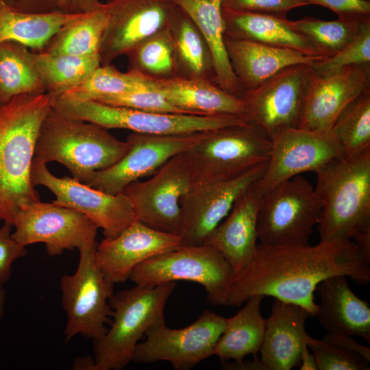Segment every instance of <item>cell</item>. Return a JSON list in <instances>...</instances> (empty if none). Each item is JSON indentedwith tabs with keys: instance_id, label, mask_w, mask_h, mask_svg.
Instances as JSON below:
<instances>
[{
	"instance_id": "38",
	"label": "cell",
	"mask_w": 370,
	"mask_h": 370,
	"mask_svg": "<svg viewBox=\"0 0 370 370\" xmlns=\"http://www.w3.org/2000/svg\"><path fill=\"white\" fill-rule=\"evenodd\" d=\"M98 101L148 112L188 114L166 99L154 86L152 77H150V82L147 86L124 93L106 97Z\"/></svg>"
},
{
	"instance_id": "45",
	"label": "cell",
	"mask_w": 370,
	"mask_h": 370,
	"mask_svg": "<svg viewBox=\"0 0 370 370\" xmlns=\"http://www.w3.org/2000/svg\"><path fill=\"white\" fill-rule=\"evenodd\" d=\"M334 12L338 17L364 19L370 17V0H308Z\"/></svg>"
},
{
	"instance_id": "5",
	"label": "cell",
	"mask_w": 370,
	"mask_h": 370,
	"mask_svg": "<svg viewBox=\"0 0 370 370\" xmlns=\"http://www.w3.org/2000/svg\"><path fill=\"white\" fill-rule=\"evenodd\" d=\"M175 286L176 282L153 286L136 284L112 295L110 328L101 338L94 340L97 370H120L131 362L134 351L147 329L164 319V306Z\"/></svg>"
},
{
	"instance_id": "16",
	"label": "cell",
	"mask_w": 370,
	"mask_h": 370,
	"mask_svg": "<svg viewBox=\"0 0 370 370\" xmlns=\"http://www.w3.org/2000/svg\"><path fill=\"white\" fill-rule=\"evenodd\" d=\"M105 4L108 21L99 50L103 65L171 27L178 9L173 0H108Z\"/></svg>"
},
{
	"instance_id": "17",
	"label": "cell",
	"mask_w": 370,
	"mask_h": 370,
	"mask_svg": "<svg viewBox=\"0 0 370 370\" xmlns=\"http://www.w3.org/2000/svg\"><path fill=\"white\" fill-rule=\"evenodd\" d=\"M267 162L235 177L194 185L180 201L182 245L204 244L237 199L265 171Z\"/></svg>"
},
{
	"instance_id": "9",
	"label": "cell",
	"mask_w": 370,
	"mask_h": 370,
	"mask_svg": "<svg viewBox=\"0 0 370 370\" xmlns=\"http://www.w3.org/2000/svg\"><path fill=\"white\" fill-rule=\"evenodd\" d=\"M321 204L314 187L297 175L261 195L257 218L260 243L306 245L321 216Z\"/></svg>"
},
{
	"instance_id": "42",
	"label": "cell",
	"mask_w": 370,
	"mask_h": 370,
	"mask_svg": "<svg viewBox=\"0 0 370 370\" xmlns=\"http://www.w3.org/2000/svg\"><path fill=\"white\" fill-rule=\"evenodd\" d=\"M17 11L36 13L82 14L92 11L101 4L99 0H4Z\"/></svg>"
},
{
	"instance_id": "2",
	"label": "cell",
	"mask_w": 370,
	"mask_h": 370,
	"mask_svg": "<svg viewBox=\"0 0 370 370\" xmlns=\"http://www.w3.org/2000/svg\"><path fill=\"white\" fill-rule=\"evenodd\" d=\"M47 93L0 101V220L13 224L18 212L40 201L31 168L40 127L52 107Z\"/></svg>"
},
{
	"instance_id": "18",
	"label": "cell",
	"mask_w": 370,
	"mask_h": 370,
	"mask_svg": "<svg viewBox=\"0 0 370 370\" xmlns=\"http://www.w3.org/2000/svg\"><path fill=\"white\" fill-rule=\"evenodd\" d=\"M204 132L174 135H154L134 132L127 140V153L113 166L92 173L84 183L115 195L129 184L153 175L173 156L188 151Z\"/></svg>"
},
{
	"instance_id": "33",
	"label": "cell",
	"mask_w": 370,
	"mask_h": 370,
	"mask_svg": "<svg viewBox=\"0 0 370 370\" xmlns=\"http://www.w3.org/2000/svg\"><path fill=\"white\" fill-rule=\"evenodd\" d=\"M32 51L45 91L52 97L76 86L101 65L99 56H75Z\"/></svg>"
},
{
	"instance_id": "25",
	"label": "cell",
	"mask_w": 370,
	"mask_h": 370,
	"mask_svg": "<svg viewBox=\"0 0 370 370\" xmlns=\"http://www.w3.org/2000/svg\"><path fill=\"white\" fill-rule=\"evenodd\" d=\"M316 291L320 299L317 317L327 333L359 336L370 342V307L349 288L346 276L328 278Z\"/></svg>"
},
{
	"instance_id": "48",
	"label": "cell",
	"mask_w": 370,
	"mask_h": 370,
	"mask_svg": "<svg viewBox=\"0 0 370 370\" xmlns=\"http://www.w3.org/2000/svg\"><path fill=\"white\" fill-rule=\"evenodd\" d=\"M73 369L97 370L94 358H78L73 362Z\"/></svg>"
},
{
	"instance_id": "7",
	"label": "cell",
	"mask_w": 370,
	"mask_h": 370,
	"mask_svg": "<svg viewBox=\"0 0 370 370\" xmlns=\"http://www.w3.org/2000/svg\"><path fill=\"white\" fill-rule=\"evenodd\" d=\"M271 136L250 123L206 131L186 153L194 185L229 179L267 162Z\"/></svg>"
},
{
	"instance_id": "13",
	"label": "cell",
	"mask_w": 370,
	"mask_h": 370,
	"mask_svg": "<svg viewBox=\"0 0 370 370\" xmlns=\"http://www.w3.org/2000/svg\"><path fill=\"white\" fill-rule=\"evenodd\" d=\"M13 238L26 247L42 243L49 256L65 250L97 247V226L85 215L73 209L40 201L21 209L12 224Z\"/></svg>"
},
{
	"instance_id": "11",
	"label": "cell",
	"mask_w": 370,
	"mask_h": 370,
	"mask_svg": "<svg viewBox=\"0 0 370 370\" xmlns=\"http://www.w3.org/2000/svg\"><path fill=\"white\" fill-rule=\"evenodd\" d=\"M194 173L186 152L164 163L147 180L134 181L122 190L136 219L145 225L179 236L182 197L193 187Z\"/></svg>"
},
{
	"instance_id": "8",
	"label": "cell",
	"mask_w": 370,
	"mask_h": 370,
	"mask_svg": "<svg viewBox=\"0 0 370 370\" xmlns=\"http://www.w3.org/2000/svg\"><path fill=\"white\" fill-rule=\"evenodd\" d=\"M234 273L224 256L206 245H181L136 266L130 280L153 286L177 280L196 282L205 288L208 302L225 306Z\"/></svg>"
},
{
	"instance_id": "49",
	"label": "cell",
	"mask_w": 370,
	"mask_h": 370,
	"mask_svg": "<svg viewBox=\"0 0 370 370\" xmlns=\"http://www.w3.org/2000/svg\"><path fill=\"white\" fill-rule=\"evenodd\" d=\"M5 304V291L3 286L0 285V320L4 313Z\"/></svg>"
},
{
	"instance_id": "14",
	"label": "cell",
	"mask_w": 370,
	"mask_h": 370,
	"mask_svg": "<svg viewBox=\"0 0 370 370\" xmlns=\"http://www.w3.org/2000/svg\"><path fill=\"white\" fill-rule=\"evenodd\" d=\"M31 182L42 185L56 196L52 202L76 210L103 230L104 238L116 236L136 219L131 201L123 193L112 195L85 184L75 178L58 177L47 163L34 158Z\"/></svg>"
},
{
	"instance_id": "29",
	"label": "cell",
	"mask_w": 370,
	"mask_h": 370,
	"mask_svg": "<svg viewBox=\"0 0 370 370\" xmlns=\"http://www.w3.org/2000/svg\"><path fill=\"white\" fill-rule=\"evenodd\" d=\"M262 295H254L235 315L226 318L225 330L217 341L213 356L223 362L230 360L239 364L252 355L258 356L262 343L266 319L260 312Z\"/></svg>"
},
{
	"instance_id": "43",
	"label": "cell",
	"mask_w": 370,
	"mask_h": 370,
	"mask_svg": "<svg viewBox=\"0 0 370 370\" xmlns=\"http://www.w3.org/2000/svg\"><path fill=\"white\" fill-rule=\"evenodd\" d=\"M308 5V0H223L222 9L286 16L291 10Z\"/></svg>"
},
{
	"instance_id": "46",
	"label": "cell",
	"mask_w": 370,
	"mask_h": 370,
	"mask_svg": "<svg viewBox=\"0 0 370 370\" xmlns=\"http://www.w3.org/2000/svg\"><path fill=\"white\" fill-rule=\"evenodd\" d=\"M322 341L356 353L370 362V348L360 344L352 336L340 333H327Z\"/></svg>"
},
{
	"instance_id": "37",
	"label": "cell",
	"mask_w": 370,
	"mask_h": 370,
	"mask_svg": "<svg viewBox=\"0 0 370 370\" xmlns=\"http://www.w3.org/2000/svg\"><path fill=\"white\" fill-rule=\"evenodd\" d=\"M370 64V19L362 25L358 36L346 47L332 56L311 64L313 72L325 76L343 68Z\"/></svg>"
},
{
	"instance_id": "3",
	"label": "cell",
	"mask_w": 370,
	"mask_h": 370,
	"mask_svg": "<svg viewBox=\"0 0 370 370\" xmlns=\"http://www.w3.org/2000/svg\"><path fill=\"white\" fill-rule=\"evenodd\" d=\"M315 173L320 241L352 239L370 229V149L335 158Z\"/></svg>"
},
{
	"instance_id": "20",
	"label": "cell",
	"mask_w": 370,
	"mask_h": 370,
	"mask_svg": "<svg viewBox=\"0 0 370 370\" xmlns=\"http://www.w3.org/2000/svg\"><path fill=\"white\" fill-rule=\"evenodd\" d=\"M370 88V64L343 68L325 76L311 74L299 116V128L330 132L336 118Z\"/></svg>"
},
{
	"instance_id": "21",
	"label": "cell",
	"mask_w": 370,
	"mask_h": 370,
	"mask_svg": "<svg viewBox=\"0 0 370 370\" xmlns=\"http://www.w3.org/2000/svg\"><path fill=\"white\" fill-rule=\"evenodd\" d=\"M182 245L178 236L153 229L136 219L116 236L97 245L94 260L112 282H123L134 269L155 256Z\"/></svg>"
},
{
	"instance_id": "31",
	"label": "cell",
	"mask_w": 370,
	"mask_h": 370,
	"mask_svg": "<svg viewBox=\"0 0 370 370\" xmlns=\"http://www.w3.org/2000/svg\"><path fill=\"white\" fill-rule=\"evenodd\" d=\"M108 21L106 4L101 3L95 10L83 13L64 25L39 51L75 56H99Z\"/></svg>"
},
{
	"instance_id": "26",
	"label": "cell",
	"mask_w": 370,
	"mask_h": 370,
	"mask_svg": "<svg viewBox=\"0 0 370 370\" xmlns=\"http://www.w3.org/2000/svg\"><path fill=\"white\" fill-rule=\"evenodd\" d=\"M193 22L206 45L215 79L222 89L238 97L243 90L231 66L225 45L223 0H173Z\"/></svg>"
},
{
	"instance_id": "39",
	"label": "cell",
	"mask_w": 370,
	"mask_h": 370,
	"mask_svg": "<svg viewBox=\"0 0 370 370\" xmlns=\"http://www.w3.org/2000/svg\"><path fill=\"white\" fill-rule=\"evenodd\" d=\"M175 23L178 29L176 45L179 54L190 71L200 74L206 65L205 42L195 25L179 8Z\"/></svg>"
},
{
	"instance_id": "15",
	"label": "cell",
	"mask_w": 370,
	"mask_h": 370,
	"mask_svg": "<svg viewBox=\"0 0 370 370\" xmlns=\"http://www.w3.org/2000/svg\"><path fill=\"white\" fill-rule=\"evenodd\" d=\"M271 141L267 168L254 184L260 195L303 173L316 172L332 160L343 156L330 132L283 127L271 135Z\"/></svg>"
},
{
	"instance_id": "41",
	"label": "cell",
	"mask_w": 370,
	"mask_h": 370,
	"mask_svg": "<svg viewBox=\"0 0 370 370\" xmlns=\"http://www.w3.org/2000/svg\"><path fill=\"white\" fill-rule=\"evenodd\" d=\"M306 345L316 357L319 370H369V361L341 347L308 336Z\"/></svg>"
},
{
	"instance_id": "6",
	"label": "cell",
	"mask_w": 370,
	"mask_h": 370,
	"mask_svg": "<svg viewBox=\"0 0 370 370\" xmlns=\"http://www.w3.org/2000/svg\"><path fill=\"white\" fill-rule=\"evenodd\" d=\"M52 107L66 117L92 123L108 130L125 129L154 135L192 134L248 123L247 118L241 115L154 112L94 100H75L61 95L53 97Z\"/></svg>"
},
{
	"instance_id": "28",
	"label": "cell",
	"mask_w": 370,
	"mask_h": 370,
	"mask_svg": "<svg viewBox=\"0 0 370 370\" xmlns=\"http://www.w3.org/2000/svg\"><path fill=\"white\" fill-rule=\"evenodd\" d=\"M222 12L227 36L324 56L291 27L286 16L223 9Z\"/></svg>"
},
{
	"instance_id": "24",
	"label": "cell",
	"mask_w": 370,
	"mask_h": 370,
	"mask_svg": "<svg viewBox=\"0 0 370 370\" xmlns=\"http://www.w3.org/2000/svg\"><path fill=\"white\" fill-rule=\"evenodd\" d=\"M227 56L243 92L254 89L282 69L326 58L299 51L225 35Z\"/></svg>"
},
{
	"instance_id": "1",
	"label": "cell",
	"mask_w": 370,
	"mask_h": 370,
	"mask_svg": "<svg viewBox=\"0 0 370 370\" xmlns=\"http://www.w3.org/2000/svg\"><path fill=\"white\" fill-rule=\"evenodd\" d=\"M356 283L370 282V252L352 239L320 241L315 245H256L249 264L232 280L226 306H239L254 295L302 306L317 316L318 284L334 275Z\"/></svg>"
},
{
	"instance_id": "23",
	"label": "cell",
	"mask_w": 370,
	"mask_h": 370,
	"mask_svg": "<svg viewBox=\"0 0 370 370\" xmlns=\"http://www.w3.org/2000/svg\"><path fill=\"white\" fill-rule=\"evenodd\" d=\"M254 184L237 199L226 217L204 243L224 256L234 275L251 261L258 244L257 218L261 195Z\"/></svg>"
},
{
	"instance_id": "32",
	"label": "cell",
	"mask_w": 370,
	"mask_h": 370,
	"mask_svg": "<svg viewBox=\"0 0 370 370\" xmlns=\"http://www.w3.org/2000/svg\"><path fill=\"white\" fill-rule=\"evenodd\" d=\"M46 92L33 51L13 41L0 43V101L24 94Z\"/></svg>"
},
{
	"instance_id": "34",
	"label": "cell",
	"mask_w": 370,
	"mask_h": 370,
	"mask_svg": "<svg viewBox=\"0 0 370 370\" xmlns=\"http://www.w3.org/2000/svg\"><path fill=\"white\" fill-rule=\"evenodd\" d=\"M330 133L345 158L356 156L370 149V88L342 110Z\"/></svg>"
},
{
	"instance_id": "27",
	"label": "cell",
	"mask_w": 370,
	"mask_h": 370,
	"mask_svg": "<svg viewBox=\"0 0 370 370\" xmlns=\"http://www.w3.org/2000/svg\"><path fill=\"white\" fill-rule=\"evenodd\" d=\"M152 82L168 101L188 114L245 116V106L241 97L208 81L181 77L158 79L152 77Z\"/></svg>"
},
{
	"instance_id": "4",
	"label": "cell",
	"mask_w": 370,
	"mask_h": 370,
	"mask_svg": "<svg viewBox=\"0 0 370 370\" xmlns=\"http://www.w3.org/2000/svg\"><path fill=\"white\" fill-rule=\"evenodd\" d=\"M129 147L127 140L117 139L108 129L66 117L51 107L40 127L34 158L58 162L84 183L92 173L115 164Z\"/></svg>"
},
{
	"instance_id": "19",
	"label": "cell",
	"mask_w": 370,
	"mask_h": 370,
	"mask_svg": "<svg viewBox=\"0 0 370 370\" xmlns=\"http://www.w3.org/2000/svg\"><path fill=\"white\" fill-rule=\"evenodd\" d=\"M311 74L310 64L288 66L259 86L243 92L245 116L270 136L283 127H297Z\"/></svg>"
},
{
	"instance_id": "47",
	"label": "cell",
	"mask_w": 370,
	"mask_h": 370,
	"mask_svg": "<svg viewBox=\"0 0 370 370\" xmlns=\"http://www.w3.org/2000/svg\"><path fill=\"white\" fill-rule=\"evenodd\" d=\"M299 366L300 370H319L316 357L309 351L307 345H305L301 350Z\"/></svg>"
},
{
	"instance_id": "36",
	"label": "cell",
	"mask_w": 370,
	"mask_h": 370,
	"mask_svg": "<svg viewBox=\"0 0 370 370\" xmlns=\"http://www.w3.org/2000/svg\"><path fill=\"white\" fill-rule=\"evenodd\" d=\"M370 19L338 17L334 21H323L305 17L290 21L291 27L308 39L318 52L325 57L336 53L349 45L358 34L363 23Z\"/></svg>"
},
{
	"instance_id": "12",
	"label": "cell",
	"mask_w": 370,
	"mask_h": 370,
	"mask_svg": "<svg viewBox=\"0 0 370 370\" xmlns=\"http://www.w3.org/2000/svg\"><path fill=\"white\" fill-rule=\"evenodd\" d=\"M225 323V317L208 309L183 328H169L164 319L160 320L147 329L146 340L137 344L131 362L149 364L166 361L175 369H190L213 356Z\"/></svg>"
},
{
	"instance_id": "22",
	"label": "cell",
	"mask_w": 370,
	"mask_h": 370,
	"mask_svg": "<svg viewBox=\"0 0 370 370\" xmlns=\"http://www.w3.org/2000/svg\"><path fill=\"white\" fill-rule=\"evenodd\" d=\"M309 316L302 306L275 299L259 351L264 370H290L299 365Z\"/></svg>"
},
{
	"instance_id": "10",
	"label": "cell",
	"mask_w": 370,
	"mask_h": 370,
	"mask_svg": "<svg viewBox=\"0 0 370 370\" xmlns=\"http://www.w3.org/2000/svg\"><path fill=\"white\" fill-rule=\"evenodd\" d=\"M95 248L79 250L76 271L61 278L62 304L66 314V342L77 334L96 340L107 331L114 283L96 265Z\"/></svg>"
},
{
	"instance_id": "44",
	"label": "cell",
	"mask_w": 370,
	"mask_h": 370,
	"mask_svg": "<svg viewBox=\"0 0 370 370\" xmlns=\"http://www.w3.org/2000/svg\"><path fill=\"white\" fill-rule=\"evenodd\" d=\"M13 225L8 222L0 227V285L10 280L12 266L15 260L27 255L26 247L20 245L12 236Z\"/></svg>"
},
{
	"instance_id": "35",
	"label": "cell",
	"mask_w": 370,
	"mask_h": 370,
	"mask_svg": "<svg viewBox=\"0 0 370 370\" xmlns=\"http://www.w3.org/2000/svg\"><path fill=\"white\" fill-rule=\"evenodd\" d=\"M150 77L136 69L123 73L110 64L100 65L82 82L60 95L75 100L98 101L147 86Z\"/></svg>"
},
{
	"instance_id": "30",
	"label": "cell",
	"mask_w": 370,
	"mask_h": 370,
	"mask_svg": "<svg viewBox=\"0 0 370 370\" xmlns=\"http://www.w3.org/2000/svg\"><path fill=\"white\" fill-rule=\"evenodd\" d=\"M80 14L23 12L0 0V43L13 41L41 51L64 25Z\"/></svg>"
},
{
	"instance_id": "40",
	"label": "cell",
	"mask_w": 370,
	"mask_h": 370,
	"mask_svg": "<svg viewBox=\"0 0 370 370\" xmlns=\"http://www.w3.org/2000/svg\"><path fill=\"white\" fill-rule=\"evenodd\" d=\"M169 28L148 38L131 52L134 53L136 62L140 68L156 74L167 73L172 70V43L166 31Z\"/></svg>"
}]
</instances>
